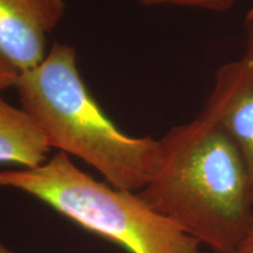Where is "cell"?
Returning a JSON list of instances; mask_svg holds the SVG:
<instances>
[{"label": "cell", "mask_w": 253, "mask_h": 253, "mask_svg": "<svg viewBox=\"0 0 253 253\" xmlns=\"http://www.w3.org/2000/svg\"><path fill=\"white\" fill-rule=\"evenodd\" d=\"M160 144L156 171L138 194L201 245L235 253L253 230L251 184L238 148L205 109Z\"/></svg>", "instance_id": "cell-1"}, {"label": "cell", "mask_w": 253, "mask_h": 253, "mask_svg": "<svg viewBox=\"0 0 253 253\" xmlns=\"http://www.w3.org/2000/svg\"><path fill=\"white\" fill-rule=\"evenodd\" d=\"M21 108L59 151L89 164L114 188L138 192L161 160L160 140L131 137L114 125L88 90L74 47L56 42L15 84Z\"/></svg>", "instance_id": "cell-2"}, {"label": "cell", "mask_w": 253, "mask_h": 253, "mask_svg": "<svg viewBox=\"0 0 253 253\" xmlns=\"http://www.w3.org/2000/svg\"><path fill=\"white\" fill-rule=\"evenodd\" d=\"M0 186L39 199L79 226L129 253H201V244L138 192L99 182L56 153L36 168L0 170Z\"/></svg>", "instance_id": "cell-3"}, {"label": "cell", "mask_w": 253, "mask_h": 253, "mask_svg": "<svg viewBox=\"0 0 253 253\" xmlns=\"http://www.w3.org/2000/svg\"><path fill=\"white\" fill-rule=\"evenodd\" d=\"M65 11L66 0H0V58L20 73L40 65Z\"/></svg>", "instance_id": "cell-4"}, {"label": "cell", "mask_w": 253, "mask_h": 253, "mask_svg": "<svg viewBox=\"0 0 253 253\" xmlns=\"http://www.w3.org/2000/svg\"><path fill=\"white\" fill-rule=\"evenodd\" d=\"M205 110L238 148L249 172L253 198V59L221 66Z\"/></svg>", "instance_id": "cell-5"}, {"label": "cell", "mask_w": 253, "mask_h": 253, "mask_svg": "<svg viewBox=\"0 0 253 253\" xmlns=\"http://www.w3.org/2000/svg\"><path fill=\"white\" fill-rule=\"evenodd\" d=\"M50 150L52 144L36 120L0 93V163L36 168L48 160Z\"/></svg>", "instance_id": "cell-6"}, {"label": "cell", "mask_w": 253, "mask_h": 253, "mask_svg": "<svg viewBox=\"0 0 253 253\" xmlns=\"http://www.w3.org/2000/svg\"><path fill=\"white\" fill-rule=\"evenodd\" d=\"M137 1L144 6L173 5L202 8L213 12H225L233 7L237 0H137Z\"/></svg>", "instance_id": "cell-7"}, {"label": "cell", "mask_w": 253, "mask_h": 253, "mask_svg": "<svg viewBox=\"0 0 253 253\" xmlns=\"http://www.w3.org/2000/svg\"><path fill=\"white\" fill-rule=\"evenodd\" d=\"M20 72L14 68L11 63L0 58V93L8 88L15 87Z\"/></svg>", "instance_id": "cell-8"}, {"label": "cell", "mask_w": 253, "mask_h": 253, "mask_svg": "<svg viewBox=\"0 0 253 253\" xmlns=\"http://www.w3.org/2000/svg\"><path fill=\"white\" fill-rule=\"evenodd\" d=\"M245 28L246 33H248V54L246 56L253 59V6L246 17Z\"/></svg>", "instance_id": "cell-9"}, {"label": "cell", "mask_w": 253, "mask_h": 253, "mask_svg": "<svg viewBox=\"0 0 253 253\" xmlns=\"http://www.w3.org/2000/svg\"><path fill=\"white\" fill-rule=\"evenodd\" d=\"M235 253H253V230Z\"/></svg>", "instance_id": "cell-10"}, {"label": "cell", "mask_w": 253, "mask_h": 253, "mask_svg": "<svg viewBox=\"0 0 253 253\" xmlns=\"http://www.w3.org/2000/svg\"><path fill=\"white\" fill-rule=\"evenodd\" d=\"M0 253H15V252L12 251V250L9 249L1 239H0Z\"/></svg>", "instance_id": "cell-11"}]
</instances>
